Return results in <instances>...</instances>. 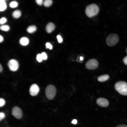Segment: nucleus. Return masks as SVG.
Returning a JSON list of instances; mask_svg holds the SVG:
<instances>
[{"label":"nucleus","mask_w":127,"mask_h":127,"mask_svg":"<svg viewBox=\"0 0 127 127\" xmlns=\"http://www.w3.org/2000/svg\"><path fill=\"white\" fill-rule=\"evenodd\" d=\"M98 65V63L96 60L95 59H91L87 62L85 64V67L87 69L93 70L97 68Z\"/></svg>","instance_id":"39448f33"},{"label":"nucleus","mask_w":127,"mask_h":127,"mask_svg":"<svg viewBox=\"0 0 127 127\" xmlns=\"http://www.w3.org/2000/svg\"><path fill=\"white\" fill-rule=\"evenodd\" d=\"M97 103L99 106L102 107H106L109 104L108 100L106 99L100 97L98 98L96 101Z\"/></svg>","instance_id":"6e6552de"},{"label":"nucleus","mask_w":127,"mask_h":127,"mask_svg":"<svg viewBox=\"0 0 127 127\" xmlns=\"http://www.w3.org/2000/svg\"><path fill=\"white\" fill-rule=\"evenodd\" d=\"M80 60H82L83 59V58L81 56L80 57Z\"/></svg>","instance_id":"2f4dec72"},{"label":"nucleus","mask_w":127,"mask_h":127,"mask_svg":"<svg viewBox=\"0 0 127 127\" xmlns=\"http://www.w3.org/2000/svg\"><path fill=\"white\" fill-rule=\"evenodd\" d=\"M0 29L1 30L4 31H7L10 29V27L8 25H3L0 26Z\"/></svg>","instance_id":"f3484780"},{"label":"nucleus","mask_w":127,"mask_h":127,"mask_svg":"<svg viewBox=\"0 0 127 127\" xmlns=\"http://www.w3.org/2000/svg\"><path fill=\"white\" fill-rule=\"evenodd\" d=\"M126 53H127V48H126Z\"/></svg>","instance_id":"473e14b6"},{"label":"nucleus","mask_w":127,"mask_h":127,"mask_svg":"<svg viewBox=\"0 0 127 127\" xmlns=\"http://www.w3.org/2000/svg\"><path fill=\"white\" fill-rule=\"evenodd\" d=\"M12 115L16 118L20 119L22 117V113L21 109L17 107H15L12 109Z\"/></svg>","instance_id":"0eeeda50"},{"label":"nucleus","mask_w":127,"mask_h":127,"mask_svg":"<svg viewBox=\"0 0 127 127\" xmlns=\"http://www.w3.org/2000/svg\"><path fill=\"white\" fill-rule=\"evenodd\" d=\"M18 5L17 2L15 1L11 2L9 4V6L11 8H14L17 7Z\"/></svg>","instance_id":"a211bd4d"},{"label":"nucleus","mask_w":127,"mask_h":127,"mask_svg":"<svg viewBox=\"0 0 127 127\" xmlns=\"http://www.w3.org/2000/svg\"><path fill=\"white\" fill-rule=\"evenodd\" d=\"M99 11L98 6L95 4H91L87 6L86 8L85 12L87 15L91 17L97 15Z\"/></svg>","instance_id":"f257e3e1"},{"label":"nucleus","mask_w":127,"mask_h":127,"mask_svg":"<svg viewBox=\"0 0 127 127\" xmlns=\"http://www.w3.org/2000/svg\"><path fill=\"white\" fill-rule=\"evenodd\" d=\"M5 100L3 98H0V107L3 106L5 103Z\"/></svg>","instance_id":"aec40b11"},{"label":"nucleus","mask_w":127,"mask_h":127,"mask_svg":"<svg viewBox=\"0 0 127 127\" xmlns=\"http://www.w3.org/2000/svg\"><path fill=\"white\" fill-rule=\"evenodd\" d=\"M56 88L54 85H48L45 90V94L47 98L49 100L53 99L56 95Z\"/></svg>","instance_id":"7ed1b4c3"},{"label":"nucleus","mask_w":127,"mask_h":127,"mask_svg":"<svg viewBox=\"0 0 127 127\" xmlns=\"http://www.w3.org/2000/svg\"><path fill=\"white\" fill-rule=\"evenodd\" d=\"M5 117L4 113L3 112H0V120L1 121Z\"/></svg>","instance_id":"a878e982"},{"label":"nucleus","mask_w":127,"mask_h":127,"mask_svg":"<svg viewBox=\"0 0 127 127\" xmlns=\"http://www.w3.org/2000/svg\"><path fill=\"white\" fill-rule=\"evenodd\" d=\"M115 88L120 94L127 95V83L123 81H119L115 84Z\"/></svg>","instance_id":"f03ea898"},{"label":"nucleus","mask_w":127,"mask_h":127,"mask_svg":"<svg viewBox=\"0 0 127 127\" xmlns=\"http://www.w3.org/2000/svg\"><path fill=\"white\" fill-rule=\"evenodd\" d=\"M109 77L108 75H104L98 77L97 78L98 80L100 82H103L107 80Z\"/></svg>","instance_id":"9b49d317"},{"label":"nucleus","mask_w":127,"mask_h":127,"mask_svg":"<svg viewBox=\"0 0 127 127\" xmlns=\"http://www.w3.org/2000/svg\"><path fill=\"white\" fill-rule=\"evenodd\" d=\"M6 4L4 0H0V11H4L7 8Z\"/></svg>","instance_id":"ddd939ff"},{"label":"nucleus","mask_w":127,"mask_h":127,"mask_svg":"<svg viewBox=\"0 0 127 127\" xmlns=\"http://www.w3.org/2000/svg\"><path fill=\"white\" fill-rule=\"evenodd\" d=\"M77 120L76 119H73L71 122V123H72L74 124H76L77 123Z\"/></svg>","instance_id":"c85d7f7f"},{"label":"nucleus","mask_w":127,"mask_h":127,"mask_svg":"<svg viewBox=\"0 0 127 127\" xmlns=\"http://www.w3.org/2000/svg\"><path fill=\"white\" fill-rule=\"evenodd\" d=\"M36 59L39 62H41L42 61L43 59L41 54H38L36 56Z\"/></svg>","instance_id":"6ab92c4d"},{"label":"nucleus","mask_w":127,"mask_h":127,"mask_svg":"<svg viewBox=\"0 0 127 127\" xmlns=\"http://www.w3.org/2000/svg\"><path fill=\"white\" fill-rule=\"evenodd\" d=\"M8 64L10 70L12 71L17 70L19 67V63L17 61L13 59L10 60L8 62Z\"/></svg>","instance_id":"423d86ee"},{"label":"nucleus","mask_w":127,"mask_h":127,"mask_svg":"<svg viewBox=\"0 0 127 127\" xmlns=\"http://www.w3.org/2000/svg\"><path fill=\"white\" fill-rule=\"evenodd\" d=\"M119 40V37L117 34H111L107 36L106 41L108 46H112L115 45L118 42Z\"/></svg>","instance_id":"20e7f679"},{"label":"nucleus","mask_w":127,"mask_h":127,"mask_svg":"<svg viewBox=\"0 0 127 127\" xmlns=\"http://www.w3.org/2000/svg\"><path fill=\"white\" fill-rule=\"evenodd\" d=\"M21 15V12L18 10H15L12 14V16L13 17L16 19L19 18L20 16Z\"/></svg>","instance_id":"2eb2a0df"},{"label":"nucleus","mask_w":127,"mask_h":127,"mask_svg":"<svg viewBox=\"0 0 127 127\" xmlns=\"http://www.w3.org/2000/svg\"><path fill=\"white\" fill-rule=\"evenodd\" d=\"M39 91V88L35 84H32L30 87L29 93L31 95L35 96L37 95Z\"/></svg>","instance_id":"1a4fd4ad"},{"label":"nucleus","mask_w":127,"mask_h":127,"mask_svg":"<svg viewBox=\"0 0 127 127\" xmlns=\"http://www.w3.org/2000/svg\"><path fill=\"white\" fill-rule=\"evenodd\" d=\"M123 61L125 65H127V56H126L123 58Z\"/></svg>","instance_id":"bb28decb"},{"label":"nucleus","mask_w":127,"mask_h":127,"mask_svg":"<svg viewBox=\"0 0 127 127\" xmlns=\"http://www.w3.org/2000/svg\"><path fill=\"white\" fill-rule=\"evenodd\" d=\"M7 21L5 17L1 18L0 20V23L1 24H3L5 23Z\"/></svg>","instance_id":"412c9836"},{"label":"nucleus","mask_w":127,"mask_h":127,"mask_svg":"<svg viewBox=\"0 0 127 127\" xmlns=\"http://www.w3.org/2000/svg\"><path fill=\"white\" fill-rule=\"evenodd\" d=\"M36 30V26L34 25H31L29 26L27 28V32L29 33H32Z\"/></svg>","instance_id":"4468645a"},{"label":"nucleus","mask_w":127,"mask_h":127,"mask_svg":"<svg viewBox=\"0 0 127 127\" xmlns=\"http://www.w3.org/2000/svg\"><path fill=\"white\" fill-rule=\"evenodd\" d=\"M3 67H2V66L1 65V64H0V72H1L3 70Z\"/></svg>","instance_id":"7c9ffc66"},{"label":"nucleus","mask_w":127,"mask_h":127,"mask_svg":"<svg viewBox=\"0 0 127 127\" xmlns=\"http://www.w3.org/2000/svg\"><path fill=\"white\" fill-rule=\"evenodd\" d=\"M3 40V37L1 36H0V42H2Z\"/></svg>","instance_id":"c756f323"},{"label":"nucleus","mask_w":127,"mask_h":127,"mask_svg":"<svg viewBox=\"0 0 127 127\" xmlns=\"http://www.w3.org/2000/svg\"><path fill=\"white\" fill-rule=\"evenodd\" d=\"M46 47L50 49H52V45L49 43L47 42L46 44Z\"/></svg>","instance_id":"5701e85b"},{"label":"nucleus","mask_w":127,"mask_h":127,"mask_svg":"<svg viewBox=\"0 0 127 127\" xmlns=\"http://www.w3.org/2000/svg\"><path fill=\"white\" fill-rule=\"evenodd\" d=\"M55 28L54 24L52 22L48 23L46 25V30L48 33H50L54 30Z\"/></svg>","instance_id":"9d476101"},{"label":"nucleus","mask_w":127,"mask_h":127,"mask_svg":"<svg viewBox=\"0 0 127 127\" xmlns=\"http://www.w3.org/2000/svg\"><path fill=\"white\" fill-rule=\"evenodd\" d=\"M116 127H127V125L125 124H121L118 125Z\"/></svg>","instance_id":"cd10ccee"},{"label":"nucleus","mask_w":127,"mask_h":127,"mask_svg":"<svg viewBox=\"0 0 127 127\" xmlns=\"http://www.w3.org/2000/svg\"><path fill=\"white\" fill-rule=\"evenodd\" d=\"M52 2V0H46L44 2L43 4L44 6L48 7L51 5Z\"/></svg>","instance_id":"dca6fc26"},{"label":"nucleus","mask_w":127,"mask_h":127,"mask_svg":"<svg viewBox=\"0 0 127 127\" xmlns=\"http://www.w3.org/2000/svg\"><path fill=\"white\" fill-rule=\"evenodd\" d=\"M57 38L59 43H61L63 41V39L61 36L60 35H58L57 36Z\"/></svg>","instance_id":"b1692460"},{"label":"nucleus","mask_w":127,"mask_h":127,"mask_svg":"<svg viewBox=\"0 0 127 127\" xmlns=\"http://www.w3.org/2000/svg\"><path fill=\"white\" fill-rule=\"evenodd\" d=\"M36 3L39 5H41L44 3L43 0H36Z\"/></svg>","instance_id":"393cba45"},{"label":"nucleus","mask_w":127,"mask_h":127,"mask_svg":"<svg viewBox=\"0 0 127 127\" xmlns=\"http://www.w3.org/2000/svg\"><path fill=\"white\" fill-rule=\"evenodd\" d=\"M20 44L23 46H26L28 44L29 40L27 37H23L20 39Z\"/></svg>","instance_id":"f8f14e48"},{"label":"nucleus","mask_w":127,"mask_h":127,"mask_svg":"<svg viewBox=\"0 0 127 127\" xmlns=\"http://www.w3.org/2000/svg\"><path fill=\"white\" fill-rule=\"evenodd\" d=\"M42 58L43 60H46L47 59V56L45 52H43L41 54Z\"/></svg>","instance_id":"4be33fe9"}]
</instances>
